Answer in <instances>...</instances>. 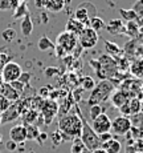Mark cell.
Listing matches in <instances>:
<instances>
[{
	"label": "cell",
	"instance_id": "obj_1",
	"mask_svg": "<svg viewBox=\"0 0 143 153\" xmlns=\"http://www.w3.org/2000/svg\"><path fill=\"white\" fill-rule=\"evenodd\" d=\"M81 131H82V121L76 111L68 112L58 120V132L61 133L64 141L80 137Z\"/></svg>",
	"mask_w": 143,
	"mask_h": 153
},
{
	"label": "cell",
	"instance_id": "obj_2",
	"mask_svg": "<svg viewBox=\"0 0 143 153\" xmlns=\"http://www.w3.org/2000/svg\"><path fill=\"white\" fill-rule=\"evenodd\" d=\"M74 111L77 112V114L80 116L81 121H82V131H81L80 139H81V141H82L84 145H85V148L89 152L95 151V149H100L101 143H100V139H98V134L93 131L92 125L87 123L86 117L84 116V113L81 112V108H80L78 104H74Z\"/></svg>",
	"mask_w": 143,
	"mask_h": 153
},
{
	"label": "cell",
	"instance_id": "obj_3",
	"mask_svg": "<svg viewBox=\"0 0 143 153\" xmlns=\"http://www.w3.org/2000/svg\"><path fill=\"white\" fill-rule=\"evenodd\" d=\"M115 89V85L111 80H101L98 84H95V87L92 89L90 96L87 97L86 104L89 107L92 105H97L105 102L107 99L110 97V95L113 93V91Z\"/></svg>",
	"mask_w": 143,
	"mask_h": 153
},
{
	"label": "cell",
	"instance_id": "obj_4",
	"mask_svg": "<svg viewBox=\"0 0 143 153\" xmlns=\"http://www.w3.org/2000/svg\"><path fill=\"white\" fill-rule=\"evenodd\" d=\"M98 40H100L98 32H95L90 27H85L84 31L78 35V44L81 45L82 49H90L93 47H95Z\"/></svg>",
	"mask_w": 143,
	"mask_h": 153
},
{
	"label": "cell",
	"instance_id": "obj_5",
	"mask_svg": "<svg viewBox=\"0 0 143 153\" xmlns=\"http://www.w3.org/2000/svg\"><path fill=\"white\" fill-rule=\"evenodd\" d=\"M21 73H23V68L15 61H8L1 68V76L4 83H12V81L19 80Z\"/></svg>",
	"mask_w": 143,
	"mask_h": 153
},
{
	"label": "cell",
	"instance_id": "obj_6",
	"mask_svg": "<svg viewBox=\"0 0 143 153\" xmlns=\"http://www.w3.org/2000/svg\"><path fill=\"white\" fill-rule=\"evenodd\" d=\"M93 16H97V11L92 3H84V4L78 5V8L74 12V19L81 22L85 27L89 25V20Z\"/></svg>",
	"mask_w": 143,
	"mask_h": 153
},
{
	"label": "cell",
	"instance_id": "obj_7",
	"mask_svg": "<svg viewBox=\"0 0 143 153\" xmlns=\"http://www.w3.org/2000/svg\"><path fill=\"white\" fill-rule=\"evenodd\" d=\"M40 113H41V116L44 119V123L46 125H51L53 123L54 117L58 113V102H56V100L46 99L44 101V105H43L41 111H40Z\"/></svg>",
	"mask_w": 143,
	"mask_h": 153
},
{
	"label": "cell",
	"instance_id": "obj_8",
	"mask_svg": "<svg viewBox=\"0 0 143 153\" xmlns=\"http://www.w3.org/2000/svg\"><path fill=\"white\" fill-rule=\"evenodd\" d=\"M131 120L126 116H118L111 121V128L110 132L113 134H118V136H126V133H129L131 129Z\"/></svg>",
	"mask_w": 143,
	"mask_h": 153
},
{
	"label": "cell",
	"instance_id": "obj_9",
	"mask_svg": "<svg viewBox=\"0 0 143 153\" xmlns=\"http://www.w3.org/2000/svg\"><path fill=\"white\" fill-rule=\"evenodd\" d=\"M77 39L78 37L76 36V35H73L68 31H64L57 36V45H60L61 48L65 49L66 53H69V52L74 51L76 45L78 44Z\"/></svg>",
	"mask_w": 143,
	"mask_h": 153
},
{
	"label": "cell",
	"instance_id": "obj_10",
	"mask_svg": "<svg viewBox=\"0 0 143 153\" xmlns=\"http://www.w3.org/2000/svg\"><path fill=\"white\" fill-rule=\"evenodd\" d=\"M90 125H92L93 131H94L95 133L101 134V133H105V132H110L111 120H110V117L103 112V113H101L98 117H95V119L90 123Z\"/></svg>",
	"mask_w": 143,
	"mask_h": 153
},
{
	"label": "cell",
	"instance_id": "obj_11",
	"mask_svg": "<svg viewBox=\"0 0 143 153\" xmlns=\"http://www.w3.org/2000/svg\"><path fill=\"white\" fill-rule=\"evenodd\" d=\"M21 114L20 112V107H19V102L15 101L10 105L8 109H5L4 112L1 113V125H5L8 123H12L15 120H17Z\"/></svg>",
	"mask_w": 143,
	"mask_h": 153
},
{
	"label": "cell",
	"instance_id": "obj_12",
	"mask_svg": "<svg viewBox=\"0 0 143 153\" xmlns=\"http://www.w3.org/2000/svg\"><path fill=\"white\" fill-rule=\"evenodd\" d=\"M10 140H12L17 145L25 143L27 141V129H25V125L24 124L13 125L10 129Z\"/></svg>",
	"mask_w": 143,
	"mask_h": 153
},
{
	"label": "cell",
	"instance_id": "obj_13",
	"mask_svg": "<svg viewBox=\"0 0 143 153\" xmlns=\"http://www.w3.org/2000/svg\"><path fill=\"white\" fill-rule=\"evenodd\" d=\"M129 100H130V95L122 89H114L113 93L110 95V102H111L113 107L118 108V109L123 104H126Z\"/></svg>",
	"mask_w": 143,
	"mask_h": 153
},
{
	"label": "cell",
	"instance_id": "obj_14",
	"mask_svg": "<svg viewBox=\"0 0 143 153\" xmlns=\"http://www.w3.org/2000/svg\"><path fill=\"white\" fill-rule=\"evenodd\" d=\"M0 96L10 100L11 102H15L17 100H20V93L17 91H15L11 87L10 83H1L0 84Z\"/></svg>",
	"mask_w": 143,
	"mask_h": 153
},
{
	"label": "cell",
	"instance_id": "obj_15",
	"mask_svg": "<svg viewBox=\"0 0 143 153\" xmlns=\"http://www.w3.org/2000/svg\"><path fill=\"white\" fill-rule=\"evenodd\" d=\"M84 28H85V25H84L81 22L76 20L74 17H70V19L66 22V25H65V31L70 32V33L76 35V36H78V35L84 31Z\"/></svg>",
	"mask_w": 143,
	"mask_h": 153
},
{
	"label": "cell",
	"instance_id": "obj_16",
	"mask_svg": "<svg viewBox=\"0 0 143 153\" xmlns=\"http://www.w3.org/2000/svg\"><path fill=\"white\" fill-rule=\"evenodd\" d=\"M105 29H106L109 33L111 35H118V33H123V23H122V19H113L105 25Z\"/></svg>",
	"mask_w": 143,
	"mask_h": 153
},
{
	"label": "cell",
	"instance_id": "obj_17",
	"mask_svg": "<svg viewBox=\"0 0 143 153\" xmlns=\"http://www.w3.org/2000/svg\"><path fill=\"white\" fill-rule=\"evenodd\" d=\"M101 148L103 149L106 153H121L122 151V144L119 143L118 140L115 139H111L106 143H103L101 145Z\"/></svg>",
	"mask_w": 143,
	"mask_h": 153
},
{
	"label": "cell",
	"instance_id": "obj_18",
	"mask_svg": "<svg viewBox=\"0 0 143 153\" xmlns=\"http://www.w3.org/2000/svg\"><path fill=\"white\" fill-rule=\"evenodd\" d=\"M139 31H141V28L136 22H127L126 25H123V33H126L131 39H138Z\"/></svg>",
	"mask_w": 143,
	"mask_h": 153
},
{
	"label": "cell",
	"instance_id": "obj_19",
	"mask_svg": "<svg viewBox=\"0 0 143 153\" xmlns=\"http://www.w3.org/2000/svg\"><path fill=\"white\" fill-rule=\"evenodd\" d=\"M20 28H21V33L24 36H31V33L33 32V23H32L31 15L27 13L21 20V24H20Z\"/></svg>",
	"mask_w": 143,
	"mask_h": 153
},
{
	"label": "cell",
	"instance_id": "obj_20",
	"mask_svg": "<svg viewBox=\"0 0 143 153\" xmlns=\"http://www.w3.org/2000/svg\"><path fill=\"white\" fill-rule=\"evenodd\" d=\"M103 43H105V49H106V53L107 55H110L111 57H118L119 55H122V49L119 48V45L118 44H115V43H113V42H109V40H103Z\"/></svg>",
	"mask_w": 143,
	"mask_h": 153
},
{
	"label": "cell",
	"instance_id": "obj_21",
	"mask_svg": "<svg viewBox=\"0 0 143 153\" xmlns=\"http://www.w3.org/2000/svg\"><path fill=\"white\" fill-rule=\"evenodd\" d=\"M37 47H39V49L41 52H45V51H49V49H54L56 44L52 42L48 36H41L39 39V42H37Z\"/></svg>",
	"mask_w": 143,
	"mask_h": 153
},
{
	"label": "cell",
	"instance_id": "obj_22",
	"mask_svg": "<svg viewBox=\"0 0 143 153\" xmlns=\"http://www.w3.org/2000/svg\"><path fill=\"white\" fill-rule=\"evenodd\" d=\"M105 25L106 24H105V22L100 16H93V17H90V20H89V27L92 29H94L95 32L101 31V29H105Z\"/></svg>",
	"mask_w": 143,
	"mask_h": 153
},
{
	"label": "cell",
	"instance_id": "obj_23",
	"mask_svg": "<svg viewBox=\"0 0 143 153\" xmlns=\"http://www.w3.org/2000/svg\"><path fill=\"white\" fill-rule=\"evenodd\" d=\"M46 8L53 12H58L64 8L65 5V0H46Z\"/></svg>",
	"mask_w": 143,
	"mask_h": 153
},
{
	"label": "cell",
	"instance_id": "obj_24",
	"mask_svg": "<svg viewBox=\"0 0 143 153\" xmlns=\"http://www.w3.org/2000/svg\"><path fill=\"white\" fill-rule=\"evenodd\" d=\"M27 129V140H36L40 134V128L34 124H27L25 125Z\"/></svg>",
	"mask_w": 143,
	"mask_h": 153
},
{
	"label": "cell",
	"instance_id": "obj_25",
	"mask_svg": "<svg viewBox=\"0 0 143 153\" xmlns=\"http://www.w3.org/2000/svg\"><path fill=\"white\" fill-rule=\"evenodd\" d=\"M39 114H40V112H37L34 109H28L25 113H23V120H24V123H25L24 125L33 124V123L36 121V119L39 117Z\"/></svg>",
	"mask_w": 143,
	"mask_h": 153
},
{
	"label": "cell",
	"instance_id": "obj_26",
	"mask_svg": "<svg viewBox=\"0 0 143 153\" xmlns=\"http://www.w3.org/2000/svg\"><path fill=\"white\" fill-rule=\"evenodd\" d=\"M119 15H121V19L126 20V22H136V19H138V15L134 12L133 10L119 8Z\"/></svg>",
	"mask_w": 143,
	"mask_h": 153
},
{
	"label": "cell",
	"instance_id": "obj_27",
	"mask_svg": "<svg viewBox=\"0 0 143 153\" xmlns=\"http://www.w3.org/2000/svg\"><path fill=\"white\" fill-rule=\"evenodd\" d=\"M80 87L82 88L84 91H92L93 88L95 87V81L93 80V77L90 76H85V77H81L80 81H78Z\"/></svg>",
	"mask_w": 143,
	"mask_h": 153
},
{
	"label": "cell",
	"instance_id": "obj_28",
	"mask_svg": "<svg viewBox=\"0 0 143 153\" xmlns=\"http://www.w3.org/2000/svg\"><path fill=\"white\" fill-rule=\"evenodd\" d=\"M129 107H130L131 116H134V114H138V113H141L142 101L139 99H136V97H131L129 100Z\"/></svg>",
	"mask_w": 143,
	"mask_h": 153
},
{
	"label": "cell",
	"instance_id": "obj_29",
	"mask_svg": "<svg viewBox=\"0 0 143 153\" xmlns=\"http://www.w3.org/2000/svg\"><path fill=\"white\" fill-rule=\"evenodd\" d=\"M129 68L131 71V73H134L136 77H143V61L141 60L134 61Z\"/></svg>",
	"mask_w": 143,
	"mask_h": 153
},
{
	"label": "cell",
	"instance_id": "obj_30",
	"mask_svg": "<svg viewBox=\"0 0 143 153\" xmlns=\"http://www.w3.org/2000/svg\"><path fill=\"white\" fill-rule=\"evenodd\" d=\"M28 12V5H27V3L25 1H21L19 4V7L15 10V12H13V19H19V17H24Z\"/></svg>",
	"mask_w": 143,
	"mask_h": 153
},
{
	"label": "cell",
	"instance_id": "obj_31",
	"mask_svg": "<svg viewBox=\"0 0 143 153\" xmlns=\"http://www.w3.org/2000/svg\"><path fill=\"white\" fill-rule=\"evenodd\" d=\"M85 145L82 144L80 137H76L73 139V143H72V148H70V153H81L85 151Z\"/></svg>",
	"mask_w": 143,
	"mask_h": 153
},
{
	"label": "cell",
	"instance_id": "obj_32",
	"mask_svg": "<svg viewBox=\"0 0 143 153\" xmlns=\"http://www.w3.org/2000/svg\"><path fill=\"white\" fill-rule=\"evenodd\" d=\"M16 36H17V33H16V31H15L13 28L4 29V31H3V33H1L3 40H4V42H7V43H12L13 40L16 39Z\"/></svg>",
	"mask_w": 143,
	"mask_h": 153
},
{
	"label": "cell",
	"instance_id": "obj_33",
	"mask_svg": "<svg viewBox=\"0 0 143 153\" xmlns=\"http://www.w3.org/2000/svg\"><path fill=\"white\" fill-rule=\"evenodd\" d=\"M44 101L45 99H43L41 96H36V97H31V109H34L37 112L41 111L43 105H44Z\"/></svg>",
	"mask_w": 143,
	"mask_h": 153
},
{
	"label": "cell",
	"instance_id": "obj_34",
	"mask_svg": "<svg viewBox=\"0 0 143 153\" xmlns=\"http://www.w3.org/2000/svg\"><path fill=\"white\" fill-rule=\"evenodd\" d=\"M103 108H102V105L97 104V105H92V107H89V117L90 120H94L95 117H98L101 113H103Z\"/></svg>",
	"mask_w": 143,
	"mask_h": 153
},
{
	"label": "cell",
	"instance_id": "obj_35",
	"mask_svg": "<svg viewBox=\"0 0 143 153\" xmlns=\"http://www.w3.org/2000/svg\"><path fill=\"white\" fill-rule=\"evenodd\" d=\"M131 10L138 15V17L143 16V3L141 1V0H136V1L134 3V5H133V8H131Z\"/></svg>",
	"mask_w": 143,
	"mask_h": 153
},
{
	"label": "cell",
	"instance_id": "obj_36",
	"mask_svg": "<svg viewBox=\"0 0 143 153\" xmlns=\"http://www.w3.org/2000/svg\"><path fill=\"white\" fill-rule=\"evenodd\" d=\"M11 104H12V102H11L10 100H7L5 97H3V96H0V114H1L3 112L5 111V109H8Z\"/></svg>",
	"mask_w": 143,
	"mask_h": 153
},
{
	"label": "cell",
	"instance_id": "obj_37",
	"mask_svg": "<svg viewBox=\"0 0 143 153\" xmlns=\"http://www.w3.org/2000/svg\"><path fill=\"white\" fill-rule=\"evenodd\" d=\"M114 134L111 133V132H105V133H101V134H98V139H100V143H101V145L103 143H106V141H109V140H111V139H114Z\"/></svg>",
	"mask_w": 143,
	"mask_h": 153
},
{
	"label": "cell",
	"instance_id": "obj_38",
	"mask_svg": "<svg viewBox=\"0 0 143 153\" xmlns=\"http://www.w3.org/2000/svg\"><path fill=\"white\" fill-rule=\"evenodd\" d=\"M52 143H53V145L54 146H58L61 143H64V140H62V136H61V133L60 132H54L53 134H52Z\"/></svg>",
	"mask_w": 143,
	"mask_h": 153
},
{
	"label": "cell",
	"instance_id": "obj_39",
	"mask_svg": "<svg viewBox=\"0 0 143 153\" xmlns=\"http://www.w3.org/2000/svg\"><path fill=\"white\" fill-rule=\"evenodd\" d=\"M10 84H11V87H12L15 91H17V92L20 93V96H21V93L24 92V84H23V83H20L19 80L12 81V83H10Z\"/></svg>",
	"mask_w": 143,
	"mask_h": 153
},
{
	"label": "cell",
	"instance_id": "obj_40",
	"mask_svg": "<svg viewBox=\"0 0 143 153\" xmlns=\"http://www.w3.org/2000/svg\"><path fill=\"white\" fill-rule=\"evenodd\" d=\"M31 77H32L31 72H24V71H23V73L20 75V77H19V81L20 83H23V84H28L29 81H31Z\"/></svg>",
	"mask_w": 143,
	"mask_h": 153
},
{
	"label": "cell",
	"instance_id": "obj_41",
	"mask_svg": "<svg viewBox=\"0 0 143 153\" xmlns=\"http://www.w3.org/2000/svg\"><path fill=\"white\" fill-rule=\"evenodd\" d=\"M119 112L122 113V116H126V117H129L131 116V112H130V107H129V101L126 102V104H123L121 108H119Z\"/></svg>",
	"mask_w": 143,
	"mask_h": 153
},
{
	"label": "cell",
	"instance_id": "obj_42",
	"mask_svg": "<svg viewBox=\"0 0 143 153\" xmlns=\"http://www.w3.org/2000/svg\"><path fill=\"white\" fill-rule=\"evenodd\" d=\"M57 73H58V68H54V67H49V68H46L44 71V75L46 77H52V76L57 75Z\"/></svg>",
	"mask_w": 143,
	"mask_h": 153
},
{
	"label": "cell",
	"instance_id": "obj_43",
	"mask_svg": "<svg viewBox=\"0 0 143 153\" xmlns=\"http://www.w3.org/2000/svg\"><path fill=\"white\" fill-rule=\"evenodd\" d=\"M5 149H7L8 152H13V151H16V149H17V144H16V143H13L12 140H8L7 143H5Z\"/></svg>",
	"mask_w": 143,
	"mask_h": 153
},
{
	"label": "cell",
	"instance_id": "obj_44",
	"mask_svg": "<svg viewBox=\"0 0 143 153\" xmlns=\"http://www.w3.org/2000/svg\"><path fill=\"white\" fill-rule=\"evenodd\" d=\"M5 48H0V65H4L5 63H8V55L4 52Z\"/></svg>",
	"mask_w": 143,
	"mask_h": 153
},
{
	"label": "cell",
	"instance_id": "obj_45",
	"mask_svg": "<svg viewBox=\"0 0 143 153\" xmlns=\"http://www.w3.org/2000/svg\"><path fill=\"white\" fill-rule=\"evenodd\" d=\"M49 88H51V87H43L41 89H40L39 96H41L43 99H44V97H45V99H48V97H49V92H48V89H49Z\"/></svg>",
	"mask_w": 143,
	"mask_h": 153
},
{
	"label": "cell",
	"instance_id": "obj_46",
	"mask_svg": "<svg viewBox=\"0 0 143 153\" xmlns=\"http://www.w3.org/2000/svg\"><path fill=\"white\" fill-rule=\"evenodd\" d=\"M46 139H48V134H46V133H44V132H40V134H39V137H37V139H36V141L40 144V145H43V144H44V141H45Z\"/></svg>",
	"mask_w": 143,
	"mask_h": 153
},
{
	"label": "cell",
	"instance_id": "obj_47",
	"mask_svg": "<svg viewBox=\"0 0 143 153\" xmlns=\"http://www.w3.org/2000/svg\"><path fill=\"white\" fill-rule=\"evenodd\" d=\"M0 10H10V0H0Z\"/></svg>",
	"mask_w": 143,
	"mask_h": 153
},
{
	"label": "cell",
	"instance_id": "obj_48",
	"mask_svg": "<svg viewBox=\"0 0 143 153\" xmlns=\"http://www.w3.org/2000/svg\"><path fill=\"white\" fill-rule=\"evenodd\" d=\"M19 4H20V0H10V8H12L13 11L19 7Z\"/></svg>",
	"mask_w": 143,
	"mask_h": 153
},
{
	"label": "cell",
	"instance_id": "obj_49",
	"mask_svg": "<svg viewBox=\"0 0 143 153\" xmlns=\"http://www.w3.org/2000/svg\"><path fill=\"white\" fill-rule=\"evenodd\" d=\"M54 49H56V51H57V55H58V56H64V55H66L65 49H64V48H61L60 45H56V47H54Z\"/></svg>",
	"mask_w": 143,
	"mask_h": 153
},
{
	"label": "cell",
	"instance_id": "obj_50",
	"mask_svg": "<svg viewBox=\"0 0 143 153\" xmlns=\"http://www.w3.org/2000/svg\"><path fill=\"white\" fill-rule=\"evenodd\" d=\"M136 23H138L139 28H141V29H143V16L138 17V19H136Z\"/></svg>",
	"mask_w": 143,
	"mask_h": 153
},
{
	"label": "cell",
	"instance_id": "obj_51",
	"mask_svg": "<svg viewBox=\"0 0 143 153\" xmlns=\"http://www.w3.org/2000/svg\"><path fill=\"white\" fill-rule=\"evenodd\" d=\"M89 153H106V152H105L102 148H100V149H95V151H92V152H89Z\"/></svg>",
	"mask_w": 143,
	"mask_h": 153
},
{
	"label": "cell",
	"instance_id": "obj_52",
	"mask_svg": "<svg viewBox=\"0 0 143 153\" xmlns=\"http://www.w3.org/2000/svg\"><path fill=\"white\" fill-rule=\"evenodd\" d=\"M1 68H3V65H0V84L4 83V81H3V76H1Z\"/></svg>",
	"mask_w": 143,
	"mask_h": 153
},
{
	"label": "cell",
	"instance_id": "obj_53",
	"mask_svg": "<svg viewBox=\"0 0 143 153\" xmlns=\"http://www.w3.org/2000/svg\"><path fill=\"white\" fill-rule=\"evenodd\" d=\"M1 141H3V134L0 133V143H1Z\"/></svg>",
	"mask_w": 143,
	"mask_h": 153
},
{
	"label": "cell",
	"instance_id": "obj_54",
	"mask_svg": "<svg viewBox=\"0 0 143 153\" xmlns=\"http://www.w3.org/2000/svg\"><path fill=\"white\" fill-rule=\"evenodd\" d=\"M141 114H143V104H142V108H141Z\"/></svg>",
	"mask_w": 143,
	"mask_h": 153
},
{
	"label": "cell",
	"instance_id": "obj_55",
	"mask_svg": "<svg viewBox=\"0 0 143 153\" xmlns=\"http://www.w3.org/2000/svg\"><path fill=\"white\" fill-rule=\"evenodd\" d=\"M81 153H89V151H87V149H85V151H84V152H81Z\"/></svg>",
	"mask_w": 143,
	"mask_h": 153
},
{
	"label": "cell",
	"instance_id": "obj_56",
	"mask_svg": "<svg viewBox=\"0 0 143 153\" xmlns=\"http://www.w3.org/2000/svg\"><path fill=\"white\" fill-rule=\"evenodd\" d=\"M0 126H1V114H0Z\"/></svg>",
	"mask_w": 143,
	"mask_h": 153
},
{
	"label": "cell",
	"instance_id": "obj_57",
	"mask_svg": "<svg viewBox=\"0 0 143 153\" xmlns=\"http://www.w3.org/2000/svg\"><path fill=\"white\" fill-rule=\"evenodd\" d=\"M142 88H143V81H142Z\"/></svg>",
	"mask_w": 143,
	"mask_h": 153
},
{
	"label": "cell",
	"instance_id": "obj_58",
	"mask_svg": "<svg viewBox=\"0 0 143 153\" xmlns=\"http://www.w3.org/2000/svg\"><path fill=\"white\" fill-rule=\"evenodd\" d=\"M134 153H139V152H134Z\"/></svg>",
	"mask_w": 143,
	"mask_h": 153
}]
</instances>
